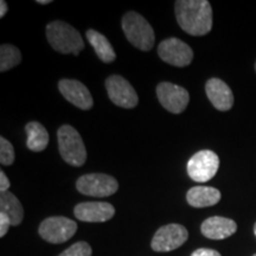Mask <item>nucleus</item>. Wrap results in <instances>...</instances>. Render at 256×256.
<instances>
[{
	"instance_id": "9d476101",
	"label": "nucleus",
	"mask_w": 256,
	"mask_h": 256,
	"mask_svg": "<svg viewBox=\"0 0 256 256\" xmlns=\"http://www.w3.org/2000/svg\"><path fill=\"white\" fill-rule=\"evenodd\" d=\"M158 55L164 62L178 68L190 66L194 60V51L191 48L176 37L168 38L159 44Z\"/></svg>"
},
{
	"instance_id": "5701e85b",
	"label": "nucleus",
	"mask_w": 256,
	"mask_h": 256,
	"mask_svg": "<svg viewBox=\"0 0 256 256\" xmlns=\"http://www.w3.org/2000/svg\"><path fill=\"white\" fill-rule=\"evenodd\" d=\"M11 226V220H10L5 214L0 212V238H4L6 234H8V228Z\"/></svg>"
},
{
	"instance_id": "2eb2a0df",
	"label": "nucleus",
	"mask_w": 256,
	"mask_h": 256,
	"mask_svg": "<svg viewBox=\"0 0 256 256\" xmlns=\"http://www.w3.org/2000/svg\"><path fill=\"white\" fill-rule=\"evenodd\" d=\"M238 230L235 220L222 216L209 217L202 223L200 232L210 240H224L234 235Z\"/></svg>"
},
{
	"instance_id": "b1692460",
	"label": "nucleus",
	"mask_w": 256,
	"mask_h": 256,
	"mask_svg": "<svg viewBox=\"0 0 256 256\" xmlns=\"http://www.w3.org/2000/svg\"><path fill=\"white\" fill-rule=\"evenodd\" d=\"M191 256H222V255H220L217 250H215V249L200 248L192 252Z\"/></svg>"
},
{
	"instance_id": "20e7f679",
	"label": "nucleus",
	"mask_w": 256,
	"mask_h": 256,
	"mask_svg": "<svg viewBox=\"0 0 256 256\" xmlns=\"http://www.w3.org/2000/svg\"><path fill=\"white\" fill-rule=\"evenodd\" d=\"M60 154L72 166H82L87 160V150L81 136L70 124H64L57 132Z\"/></svg>"
},
{
	"instance_id": "6e6552de",
	"label": "nucleus",
	"mask_w": 256,
	"mask_h": 256,
	"mask_svg": "<svg viewBox=\"0 0 256 256\" xmlns=\"http://www.w3.org/2000/svg\"><path fill=\"white\" fill-rule=\"evenodd\" d=\"M188 232L182 224L171 223L160 226L153 236L151 248L156 252L176 250L188 241Z\"/></svg>"
},
{
	"instance_id": "393cba45",
	"label": "nucleus",
	"mask_w": 256,
	"mask_h": 256,
	"mask_svg": "<svg viewBox=\"0 0 256 256\" xmlns=\"http://www.w3.org/2000/svg\"><path fill=\"white\" fill-rule=\"evenodd\" d=\"M11 183H10L8 176L5 174L4 171H0V191L6 192L8 191V188Z\"/></svg>"
},
{
	"instance_id": "ddd939ff",
	"label": "nucleus",
	"mask_w": 256,
	"mask_h": 256,
	"mask_svg": "<svg viewBox=\"0 0 256 256\" xmlns=\"http://www.w3.org/2000/svg\"><path fill=\"white\" fill-rule=\"evenodd\" d=\"M58 89L66 101L82 110H88L92 107V98L90 92L83 83L76 80L64 78L58 82Z\"/></svg>"
},
{
	"instance_id": "4468645a",
	"label": "nucleus",
	"mask_w": 256,
	"mask_h": 256,
	"mask_svg": "<svg viewBox=\"0 0 256 256\" xmlns=\"http://www.w3.org/2000/svg\"><path fill=\"white\" fill-rule=\"evenodd\" d=\"M206 92L211 104L216 110L226 112L234 106V95L232 89L226 82L220 78H210L206 84Z\"/></svg>"
},
{
	"instance_id": "423d86ee",
	"label": "nucleus",
	"mask_w": 256,
	"mask_h": 256,
	"mask_svg": "<svg viewBox=\"0 0 256 256\" xmlns=\"http://www.w3.org/2000/svg\"><path fill=\"white\" fill-rule=\"evenodd\" d=\"M78 230V223L64 216L48 217L40 223V232L44 241L60 244L69 241Z\"/></svg>"
},
{
	"instance_id": "4be33fe9",
	"label": "nucleus",
	"mask_w": 256,
	"mask_h": 256,
	"mask_svg": "<svg viewBox=\"0 0 256 256\" xmlns=\"http://www.w3.org/2000/svg\"><path fill=\"white\" fill-rule=\"evenodd\" d=\"M92 250L90 244L84 241L74 243L72 247L66 249L58 256H92Z\"/></svg>"
},
{
	"instance_id": "f03ea898",
	"label": "nucleus",
	"mask_w": 256,
	"mask_h": 256,
	"mask_svg": "<svg viewBox=\"0 0 256 256\" xmlns=\"http://www.w3.org/2000/svg\"><path fill=\"white\" fill-rule=\"evenodd\" d=\"M46 38L57 52L78 55L84 49L81 34L72 25L62 20H56L46 25Z\"/></svg>"
},
{
	"instance_id": "0eeeda50",
	"label": "nucleus",
	"mask_w": 256,
	"mask_h": 256,
	"mask_svg": "<svg viewBox=\"0 0 256 256\" xmlns=\"http://www.w3.org/2000/svg\"><path fill=\"white\" fill-rule=\"evenodd\" d=\"M76 188L84 196L108 197L118 191L119 183L110 174H89L78 179Z\"/></svg>"
},
{
	"instance_id": "1a4fd4ad",
	"label": "nucleus",
	"mask_w": 256,
	"mask_h": 256,
	"mask_svg": "<svg viewBox=\"0 0 256 256\" xmlns=\"http://www.w3.org/2000/svg\"><path fill=\"white\" fill-rule=\"evenodd\" d=\"M106 89L112 102L118 107L132 110L139 102L136 89L120 75H112L106 80Z\"/></svg>"
},
{
	"instance_id": "dca6fc26",
	"label": "nucleus",
	"mask_w": 256,
	"mask_h": 256,
	"mask_svg": "<svg viewBox=\"0 0 256 256\" xmlns=\"http://www.w3.org/2000/svg\"><path fill=\"white\" fill-rule=\"evenodd\" d=\"M186 200L194 208L212 206L220 200V192L211 186H194L188 191Z\"/></svg>"
},
{
	"instance_id": "412c9836",
	"label": "nucleus",
	"mask_w": 256,
	"mask_h": 256,
	"mask_svg": "<svg viewBox=\"0 0 256 256\" xmlns=\"http://www.w3.org/2000/svg\"><path fill=\"white\" fill-rule=\"evenodd\" d=\"M14 162V150L12 144L5 139L0 138V162L4 166H11Z\"/></svg>"
},
{
	"instance_id": "f3484780",
	"label": "nucleus",
	"mask_w": 256,
	"mask_h": 256,
	"mask_svg": "<svg viewBox=\"0 0 256 256\" xmlns=\"http://www.w3.org/2000/svg\"><path fill=\"white\" fill-rule=\"evenodd\" d=\"M26 130V146L34 152H40L48 147L50 136L46 128L37 121H31L25 126Z\"/></svg>"
},
{
	"instance_id": "6ab92c4d",
	"label": "nucleus",
	"mask_w": 256,
	"mask_h": 256,
	"mask_svg": "<svg viewBox=\"0 0 256 256\" xmlns=\"http://www.w3.org/2000/svg\"><path fill=\"white\" fill-rule=\"evenodd\" d=\"M86 36H87V40L90 43V46L94 48L96 55L102 62H114L115 58H116V54H115L113 46H112L110 40H107V37L104 36L98 31L92 30V28L87 31Z\"/></svg>"
},
{
	"instance_id": "c756f323",
	"label": "nucleus",
	"mask_w": 256,
	"mask_h": 256,
	"mask_svg": "<svg viewBox=\"0 0 256 256\" xmlns=\"http://www.w3.org/2000/svg\"><path fill=\"white\" fill-rule=\"evenodd\" d=\"M252 256H256V254H254V255H252Z\"/></svg>"
},
{
	"instance_id": "cd10ccee",
	"label": "nucleus",
	"mask_w": 256,
	"mask_h": 256,
	"mask_svg": "<svg viewBox=\"0 0 256 256\" xmlns=\"http://www.w3.org/2000/svg\"><path fill=\"white\" fill-rule=\"evenodd\" d=\"M254 234H255V236H256V223H255V226H254Z\"/></svg>"
},
{
	"instance_id": "bb28decb",
	"label": "nucleus",
	"mask_w": 256,
	"mask_h": 256,
	"mask_svg": "<svg viewBox=\"0 0 256 256\" xmlns=\"http://www.w3.org/2000/svg\"><path fill=\"white\" fill-rule=\"evenodd\" d=\"M37 4H40V5H46V4H51V0H37Z\"/></svg>"
},
{
	"instance_id": "aec40b11",
	"label": "nucleus",
	"mask_w": 256,
	"mask_h": 256,
	"mask_svg": "<svg viewBox=\"0 0 256 256\" xmlns=\"http://www.w3.org/2000/svg\"><path fill=\"white\" fill-rule=\"evenodd\" d=\"M22 60V54L17 46L2 44L0 46V72H4L17 66Z\"/></svg>"
},
{
	"instance_id": "a211bd4d",
	"label": "nucleus",
	"mask_w": 256,
	"mask_h": 256,
	"mask_svg": "<svg viewBox=\"0 0 256 256\" xmlns=\"http://www.w3.org/2000/svg\"><path fill=\"white\" fill-rule=\"evenodd\" d=\"M0 212L11 220V224L17 226L24 220V209L22 203L12 192H2L0 194Z\"/></svg>"
},
{
	"instance_id": "9b49d317",
	"label": "nucleus",
	"mask_w": 256,
	"mask_h": 256,
	"mask_svg": "<svg viewBox=\"0 0 256 256\" xmlns=\"http://www.w3.org/2000/svg\"><path fill=\"white\" fill-rule=\"evenodd\" d=\"M156 96L160 104L174 114L183 113L190 101V95L186 89L170 82L159 83L156 87Z\"/></svg>"
},
{
	"instance_id": "f257e3e1",
	"label": "nucleus",
	"mask_w": 256,
	"mask_h": 256,
	"mask_svg": "<svg viewBox=\"0 0 256 256\" xmlns=\"http://www.w3.org/2000/svg\"><path fill=\"white\" fill-rule=\"evenodd\" d=\"M174 10L179 26L191 36H206L212 28V8L208 0H178Z\"/></svg>"
},
{
	"instance_id": "f8f14e48",
	"label": "nucleus",
	"mask_w": 256,
	"mask_h": 256,
	"mask_svg": "<svg viewBox=\"0 0 256 256\" xmlns=\"http://www.w3.org/2000/svg\"><path fill=\"white\" fill-rule=\"evenodd\" d=\"M74 215L81 222H107L114 217L115 208L106 202H83L74 208Z\"/></svg>"
},
{
	"instance_id": "a878e982",
	"label": "nucleus",
	"mask_w": 256,
	"mask_h": 256,
	"mask_svg": "<svg viewBox=\"0 0 256 256\" xmlns=\"http://www.w3.org/2000/svg\"><path fill=\"white\" fill-rule=\"evenodd\" d=\"M6 12H8V4H6L4 0H2V2H0V18L4 17Z\"/></svg>"
},
{
	"instance_id": "7ed1b4c3",
	"label": "nucleus",
	"mask_w": 256,
	"mask_h": 256,
	"mask_svg": "<svg viewBox=\"0 0 256 256\" xmlns=\"http://www.w3.org/2000/svg\"><path fill=\"white\" fill-rule=\"evenodd\" d=\"M122 30L126 38L142 51H150L154 46V31L151 24L136 12H127L122 17Z\"/></svg>"
},
{
	"instance_id": "c85d7f7f",
	"label": "nucleus",
	"mask_w": 256,
	"mask_h": 256,
	"mask_svg": "<svg viewBox=\"0 0 256 256\" xmlns=\"http://www.w3.org/2000/svg\"><path fill=\"white\" fill-rule=\"evenodd\" d=\"M255 70H256V63H255Z\"/></svg>"
},
{
	"instance_id": "39448f33",
	"label": "nucleus",
	"mask_w": 256,
	"mask_h": 256,
	"mask_svg": "<svg viewBox=\"0 0 256 256\" xmlns=\"http://www.w3.org/2000/svg\"><path fill=\"white\" fill-rule=\"evenodd\" d=\"M220 168V158L214 151L202 150L188 159V174L197 183H206L215 177Z\"/></svg>"
}]
</instances>
